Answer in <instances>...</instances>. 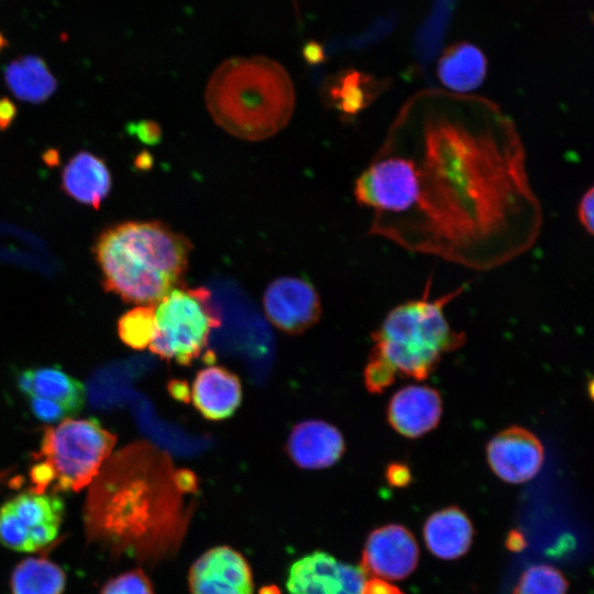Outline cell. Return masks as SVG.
<instances>
[{
  "mask_svg": "<svg viewBox=\"0 0 594 594\" xmlns=\"http://www.w3.org/2000/svg\"><path fill=\"white\" fill-rule=\"evenodd\" d=\"M66 574L55 562L44 558H26L12 571V594H63Z\"/></svg>",
  "mask_w": 594,
  "mask_h": 594,
  "instance_id": "obj_21",
  "label": "cell"
},
{
  "mask_svg": "<svg viewBox=\"0 0 594 594\" xmlns=\"http://www.w3.org/2000/svg\"><path fill=\"white\" fill-rule=\"evenodd\" d=\"M92 252L103 287L124 301L155 305L183 285L190 241L158 221H125L106 228Z\"/></svg>",
  "mask_w": 594,
  "mask_h": 594,
  "instance_id": "obj_2",
  "label": "cell"
},
{
  "mask_svg": "<svg viewBox=\"0 0 594 594\" xmlns=\"http://www.w3.org/2000/svg\"><path fill=\"white\" fill-rule=\"evenodd\" d=\"M443 403L440 393L428 385L410 384L396 391L386 407L389 426L408 439L420 438L436 429Z\"/></svg>",
  "mask_w": 594,
  "mask_h": 594,
  "instance_id": "obj_13",
  "label": "cell"
},
{
  "mask_svg": "<svg viewBox=\"0 0 594 594\" xmlns=\"http://www.w3.org/2000/svg\"><path fill=\"white\" fill-rule=\"evenodd\" d=\"M383 81L375 77L348 70L332 86V94L345 112L356 113L366 107L382 90Z\"/></svg>",
  "mask_w": 594,
  "mask_h": 594,
  "instance_id": "obj_22",
  "label": "cell"
},
{
  "mask_svg": "<svg viewBox=\"0 0 594 594\" xmlns=\"http://www.w3.org/2000/svg\"><path fill=\"white\" fill-rule=\"evenodd\" d=\"M116 436L97 419H65L44 430L30 470L32 491H79L98 474L110 455Z\"/></svg>",
  "mask_w": 594,
  "mask_h": 594,
  "instance_id": "obj_5",
  "label": "cell"
},
{
  "mask_svg": "<svg viewBox=\"0 0 594 594\" xmlns=\"http://www.w3.org/2000/svg\"><path fill=\"white\" fill-rule=\"evenodd\" d=\"M44 162L50 166H55L59 162V154L56 150H48L43 155Z\"/></svg>",
  "mask_w": 594,
  "mask_h": 594,
  "instance_id": "obj_34",
  "label": "cell"
},
{
  "mask_svg": "<svg viewBox=\"0 0 594 594\" xmlns=\"http://www.w3.org/2000/svg\"><path fill=\"white\" fill-rule=\"evenodd\" d=\"M436 73L443 89L455 94H470L485 80L487 59L477 46L460 42L442 53L437 62Z\"/></svg>",
  "mask_w": 594,
  "mask_h": 594,
  "instance_id": "obj_18",
  "label": "cell"
},
{
  "mask_svg": "<svg viewBox=\"0 0 594 594\" xmlns=\"http://www.w3.org/2000/svg\"><path fill=\"white\" fill-rule=\"evenodd\" d=\"M120 339L130 348H148L155 336L154 305H139L124 314L118 322Z\"/></svg>",
  "mask_w": 594,
  "mask_h": 594,
  "instance_id": "obj_23",
  "label": "cell"
},
{
  "mask_svg": "<svg viewBox=\"0 0 594 594\" xmlns=\"http://www.w3.org/2000/svg\"><path fill=\"white\" fill-rule=\"evenodd\" d=\"M263 307L268 320L289 334L308 330L321 316L317 290L301 277L286 276L273 280L264 292Z\"/></svg>",
  "mask_w": 594,
  "mask_h": 594,
  "instance_id": "obj_8",
  "label": "cell"
},
{
  "mask_svg": "<svg viewBox=\"0 0 594 594\" xmlns=\"http://www.w3.org/2000/svg\"><path fill=\"white\" fill-rule=\"evenodd\" d=\"M100 594H154V591L147 575L134 569L107 581Z\"/></svg>",
  "mask_w": 594,
  "mask_h": 594,
  "instance_id": "obj_25",
  "label": "cell"
},
{
  "mask_svg": "<svg viewBox=\"0 0 594 594\" xmlns=\"http://www.w3.org/2000/svg\"><path fill=\"white\" fill-rule=\"evenodd\" d=\"M566 590L568 581L558 569L538 564L522 573L513 594H565Z\"/></svg>",
  "mask_w": 594,
  "mask_h": 594,
  "instance_id": "obj_24",
  "label": "cell"
},
{
  "mask_svg": "<svg viewBox=\"0 0 594 594\" xmlns=\"http://www.w3.org/2000/svg\"><path fill=\"white\" fill-rule=\"evenodd\" d=\"M593 209H594V188L591 186L580 198L576 209L578 220L584 231L593 234Z\"/></svg>",
  "mask_w": 594,
  "mask_h": 594,
  "instance_id": "obj_27",
  "label": "cell"
},
{
  "mask_svg": "<svg viewBox=\"0 0 594 594\" xmlns=\"http://www.w3.org/2000/svg\"><path fill=\"white\" fill-rule=\"evenodd\" d=\"M189 398L208 420L230 418L242 402L241 381L228 369L211 364L197 372Z\"/></svg>",
  "mask_w": 594,
  "mask_h": 594,
  "instance_id": "obj_15",
  "label": "cell"
},
{
  "mask_svg": "<svg viewBox=\"0 0 594 594\" xmlns=\"http://www.w3.org/2000/svg\"><path fill=\"white\" fill-rule=\"evenodd\" d=\"M29 403L33 415L45 422L58 421L69 416V413L63 406L52 400L29 397Z\"/></svg>",
  "mask_w": 594,
  "mask_h": 594,
  "instance_id": "obj_26",
  "label": "cell"
},
{
  "mask_svg": "<svg viewBox=\"0 0 594 594\" xmlns=\"http://www.w3.org/2000/svg\"><path fill=\"white\" fill-rule=\"evenodd\" d=\"M62 189L75 200L99 209L111 189V174L102 158L81 151L62 172Z\"/></svg>",
  "mask_w": 594,
  "mask_h": 594,
  "instance_id": "obj_16",
  "label": "cell"
},
{
  "mask_svg": "<svg viewBox=\"0 0 594 594\" xmlns=\"http://www.w3.org/2000/svg\"><path fill=\"white\" fill-rule=\"evenodd\" d=\"M364 583L361 566L315 551L292 564L286 586L289 594H362Z\"/></svg>",
  "mask_w": 594,
  "mask_h": 594,
  "instance_id": "obj_10",
  "label": "cell"
},
{
  "mask_svg": "<svg viewBox=\"0 0 594 594\" xmlns=\"http://www.w3.org/2000/svg\"><path fill=\"white\" fill-rule=\"evenodd\" d=\"M191 594H253V576L245 558L228 546L204 552L189 570Z\"/></svg>",
  "mask_w": 594,
  "mask_h": 594,
  "instance_id": "obj_11",
  "label": "cell"
},
{
  "mask_svg": "<svg viewBox=\"0 0 594 594\" xmlns=\"http://www.w3.org/2000/svg\"><path fill=\"white\" fill-rule=\"evenodd\" d=\"M419 549L404 526L389 524L374 529L366 539L361 569L387 580H403L418 563Z\"/></svg>",
  "mask_w": 594,
  "mask_h": 594,
  "instance_id": "obj_12",
  "label": "cell"
},
{
  "mask_svg": "<svg viewBox=\"0 0 594 594\" xmlns=\"http://www.w3.org/2000/svg\"><path fill=\"white\" fill-rule=\"evenodd\" d=\"M505 546L508 550L513 552H519L524 550L527 547L524 534L517 529L510 530L506 537Z\"/></svg>",
  "mask_w": 594,
  "mask_h": 594,
  "instance_id": "obj_32",
  "label": "cell"
},
{
  "mask_svg": "<svg viewBox=\"0 0 594 594\" xmlns=\"http://www.w3.org/2000/svg\"><path fill=\"white\" fill-rule=\"evenodd\" d=\"M430 285L431 279L420 298L389 310L372 333L374 345L370 354L383 360L396 376L425 381L444 354L465 343V333L450 326L444 308L466 285L436 299L429 298Z\"/></svg>",
  "mask_w": 594,
  "mask_h": 594,
  "instance_id": "obj_4",
  "label": "cell"
},
{
  "mask_svg": "<svg viewBox=\"0 0 594 594\" xmlns=\"http://www.w3.org/2000/svg\"><path fill=\"white\" fill-rule=\"evenodd\" d=\"M486 460L502 481L520 484L534 479L544 460L539 438L521 426H509L495 433L485 447Z\"/></svg>",
  "mask_w": 594,
  "mask_h": 594,
  "instance_id": "obj_9",
  "label": "cell"
},
{
  "mask_svg": "<svg viewBox=\"0 0 594 594\" xmlns=\"http://www.w3.org/2000/svg\"><path fill=\"white\" fill-rule=\"evenodd\" d=\"M428 550L439 559L453 560L468 552L473 539V525L458 506L431 514L422 529Z\"/></svg>",
  "mask_w": 594,
  "mask_h": 594,
  "instance_id": "obj_17",
  "label": "cell"
},
{
  "mask_svg": "<svg viewBox=\"0 0 594 594\" xmlns=\"http://www.w3.org/2000/svg\"><path fill=\"white\" fill-rule=\"evenodd\" d=\"M385 479L389 486L404 488L411 483L413 475L406 463L391 462L385 470Z\"/></svg>",
  "mask_w": 594,
  "mask_h": 594,
  "instance_id": "obj_28",
  "label": "cell"
},
{
  "mask_svg": "<svg viewBox=\"0 0 594 594\" xmlns=\"http://www.w3.org/2000/svg\"><path fill=\"white\" fill-rule=\"evenodd\" d=\"M155 307V336L150 350L162 359L189 365L206 350L209 337L221 323L205 287L177 286Z\"/></svg>",
  "mask_w": 594,
  "mask_h": 594,
  "instance_id": "obj_6",
  "label": "cell"
},
{
  "mask_svg": "<svg viewBox=\"0 0 594 594\" xmlns=\"http://www.w3.org/2000/svg\"><path fill=\"white\" fill-rule=\"evenodd\" d=\"M362 594H405L399 587L382 580L371 579L365 581Z\"/></svg>",
  "mask_w": 594,
  "mask_h": 594,
  "instance_id": "obj_29",
  "label": "cell"
},
{
  "mask_svg": "<svg viewBox=\"0 0 594 594\" xmlns=\"http://www.w3.org/2000/svg\"><path fill=\"white\" fill-rule=\"evenodd\" d=\"M18 113L16 105L8 97L0 98V131H4L14 121Z\"/></svg>",
  "mask_w": 594,
  "mask_h": 594,
  "instance_id": "obj_31",
  "label": "cell"
},
{
  "mask_svg": "<svg viewBox=\"0 0 594 594\" xmlns=\"http://www.w3.org/2000/svg\"><path fill=\"white\" fill-rule=\"evenodd\" d=\"M206 103L215 122L249 141L270 138L289 121L295 90L286 69L262 57H233L210 77Z\"/></svg>",
  "mask_w": 594,
  "mask_h": 594,
  "instance_id": "obj_3",
  "label": "cell"
},
{
  "mask_svg": "<svg viewBox=\"0 0 594 594\" xmlns=\"http://www.w3.org/2000/svg\"><path fill=\"white\" fill-rule=\"evenodd\" d=\"M8 46V41L4 34L0 31V53Z\"/></svg>",
  "mask_w": 594,
  "mask_h": 594,
  "instance_id": "obj_36",
  "label": "cell"
},
{
  "mask_svg": "<svg viewBox=\"0 0 594 594\" xmlns=\"http://www.w3.org/2000/svg\"><path fill=\"white\" fill-rule=\"evenodd\" d=\"M169 392L172 396L176 399L188 400L189 399V388L184 382L174 381L169 385Z\"/></svg>",
  "mask_w": 594,
  "mask_h": 594,
  "instance_id": "obj_33",
  "label": "cell"
},
{
  "mask_svg": "<svg viewBox=\"0 0 594 594\" xmlns=\"http://www.w3.org/2000/svg\"><path fill=\"white\" fill-rule=\"evenodd\" d=\"M3 75L12 94L18 99L31 103L46 101L57 88L56 78L38 56H21L10 62Z\"/></svg>",
  "mask_w": 594,
  "mask_h": 594,
  "instance_id": "obj_20",
  "label": "cell"
},
{
  "mask_svg": "<svg viewBox=\"0 0 594 594\" xmlns=\"http://www.w3.org/2000/svg\"><path fill=\"white\" fill-rule=\"evenodd\" d=\"M369 233L475 271L528 252L543 224L513 118L473 94L425 88L397 110L354 183Z\"/></svg>",
  "mask_w": 594,
  "mask_h": 594,
  "instance_id": "obj_1",
  "label": "cell"
},
{
  "mask_svg": "<svg viewBox=\"0 0 594 594\" xmlns=\"http://www.w3.org/2000/svg\"><path fill=\"white\" fill-rule=\"evenodd\" d=\"M130 132L138 135L145 143H154L160 136L158 127L151 121H142L129 127Z\"/></svg>",
  "mask_w": 594,
  "mask_h": 594,
  "instance_id": "obj_30",
  "label": "cell"
},
{
  "mask_svg": "<svg viewBox=\"0 0 594 594\" xmlns=\"http://www.w3.org/2000/svg\"><path fill=\"white\" fill-rule=\"evenodd\" d=\"M286 451L292 461L305 470H320L337 463L345 452L340 430L319 419L297 424L290 431Z\"/></svg>",
  "mask_w": 594,
  "mask_h": 594,
  "instance_id": "obj_14",
  "label": "cell"
},
{
  "mask_svg": "<svg viewBox=\"0 0 594 594\" xmlns=\"http://www.w3.org/2000/svg\"><path fill=\"white\" fill-rule=\"evenodd\" d=\"M64 513L56 495L21 493L0 507V542L20 552L40 550L57 537Z\"/></svg>",
  "mask_w": 594,
  "mask_h": 594,
  "instance_id": "obj_7",
  "label": "cell"
},
{
  "mask_svg": "<svg viewBox=\"0 0 594 594\" xmlns=\"http://www.w3.org/2000/svg\"><path fill=\"white\" fill-rule=\"evenodd\" d=\"M260 594H280L276 586H265L260 591Z\"/></svg>",
  "mask_w": 594,
  "mask_h": 594,
  "instance_id": "obj_35",
  "label": "cell"
},
{
  "mask_svg": "<svg viewBox=\"0 0 594 594\" xmlns=\"http://www.w3.org/2000/svg\"><path fill=\"white\" fill-rule=\"evenodd\" d=\"M20 392L63 406L69 415L78 413L85 403L84 385L58 366L26 369L16 377Z\"/></svg>",
  "mask_w": 594,
  "mask_h": 594,
  "instance_id": "obj_19",
  "label": "cell"
}]
</instances>
